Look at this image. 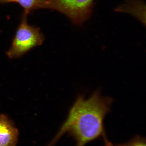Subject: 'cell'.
<instances>
[{"mask_svg": "<svg viewBox=\"0 0 146 146\" xmlns=\"http://www.w3.org/2000/svg\"><path fill=\"white\" fill-rule=\"evenodd\" d=\"M112 98L94 93L86 100L80 96L69 111L68 117L57 134L47 146H53L67 133L76 142V146H84L100 137L106 136L104 120L110 110Z\"/></svg>", "mask_w": 146, "mask_h": 146, "instance_id": "cell-1", "label": "cell"}, {"mask_svg": "<svg viewBox=\"0 0 146 146\" xmlns=\"http://www.w3.org/2000/svg\"><path fill=\"white\" fill-rule=\"evenodd\" d=\"M27 15L23 14L11 46L7 52L11 59L21 57L34 47L41 45L44 40L39 28L29 24Z\"/></svg>", "mask_w": 146, "mask_h": 146, "instance_id": "cell-2", "label": "cell"}, {"mask_svg": "<svg viewBox=\"0 0 146 146\" xmlns=\"http://www.w3.org/2000/svg\"><path fill=\"white\" fill-rule=\"evenodd\" d=\"M50 9L61 13L74 24H81L91 17L94 0H49Z\"/></svg>", "mask_w": 146, "mask_h": 146, "instance_id": "cell-3", "label": "cell"}, {"mask_svg": "<svg viewBox=\"0 0 146 146\" xmlns=\"http://www.w3.org/2000/svg\"><path fill=\"white\" fill-rule=\"evenodd\" d=\"M19 136L13 122L6 115H0V146H16Z\"/></svg>", "mask_w": 146, "mask_h": 146, "instance_id": "cell-4", "label": "cell"}, {"mask_svg": "<svg viewBox=\"0 0 146 146\" xmlns=\"http://www.w3.org/2000/svg\"><path fill=\"white\" fill-rule=\"evenodd\" d=\"M119 12L127 13L145 23V5L142 0H126L125 3L116 9Z\"/></svg>", "mask_w": 146, "mask_h": 146, "instance_id": "cell-5", "label": "cell"}, {"mask_svg": "<svg viewBox=\"0 0 146 146\" xmlns=\"http://www.w3.org/2000/svg\"><path fill=\"white\" fill-rule=\"evenodd\" d=\"M12 3H18L27 15L36 9H50V4L49 0H0V4Z\"/></svg>", "mask_w": 146, "mask_h": 146, "instance_id": "cell-6", "label": "cell"}, {"mask_svg": "<svg viewBox=\"0 0 146 146\" xmlns=\"http://www.w3.org/2000/svg\"><path fill=\"white\" fill-rule=\"evenodd\" d=\"M115 146H146V141L145 139L137 137L127 143Z\"/></svg>", "mask_w": 146, "mask_h": 146, "instance_id": "cell-7", "label": "cell"}, {"mask_svg": "<svg viewBox=\"0 0 146 146\" xmlns=\"http://www.w3.org/2000/svg\"><path fill=\"white\" fill-rule=\"evenodd\" d=\"M104 141H105V146H115L113 145L112 143L110 142L108 140L106 137H105L104 138Z\"/></svg>", "mask_w": 146, "mask_h": 146, "instance_id": "cell-8", "label": "cell"}]
</instances>
